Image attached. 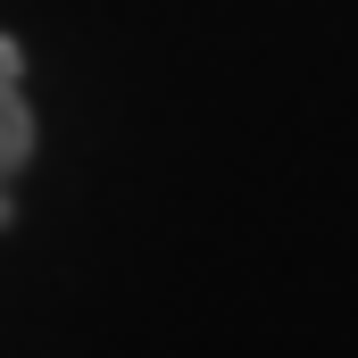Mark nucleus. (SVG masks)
Returning <instances> with one entry per match:
<instances>
[{
    "label": "nucleus",
    "mask_w": 358,
    "mask_h": 358,
    "mask_svg": "<svg viewBox=\"0 0 358 358\" xmlns=\"http://www.w3.org/2000/svg\"><path fill=\"white\" fill-rule=\"evenodd\" d=\"M25 142H34V125H25V92H17V67H8V50H0V176L25 159Z\"/></svg>",
    "instance_id": "1"
}]
</instances>
